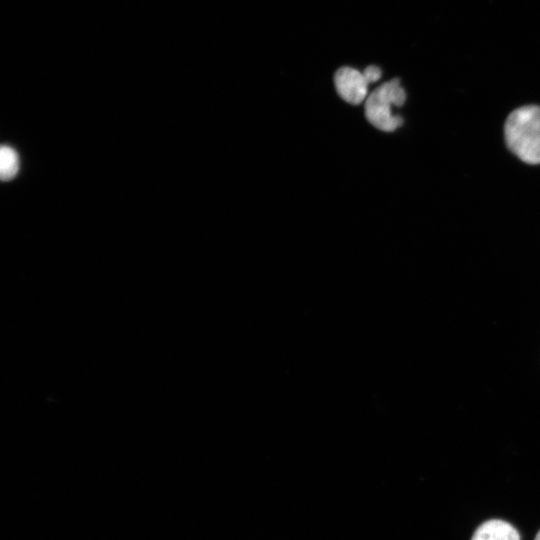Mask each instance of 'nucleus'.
Listing matches in <instances>:
<instances>
[{
    "instance_id": "nucleus-2",
    "label": "nucleus",
    "mask_w": 540,
    "mask_h": 540,
    "mask_svg": "<svg viewBox=\"0 0 540 540\" xmlns=\"http://www.w3.org/2000/svg\"><path fill=\"white\" fill-rule=\"evenodd\" d=\"M406 100L399 79L395 78L378 86L365 101L366 119L377 129L392 132L403 123L401 117L393 115L392 106H401Z\"/></svg>"
},
{
    "instance_id": "nucleus-4",
    "label": "nucleus",
    "mask_w": 540,
    "mask_h": 540,
    "mask_svg": "<svg viewBox=\"0 0 540 540\" xmlns=\"http://www.w3.org/2000/svg\"><path fill=\"white\" fill-rule=\"evenodd\" d=\"M471 540H520V536L508 522L492 519L481 524Z\"/></svg>"
},
{
    "instance_id": "nucleus-7",
    "label": "nucleus",
    "mask_w": 540,
    "mask_h": 540,
    "mask_svg": "<svg viewBox=\"0 0 540 540\" xmlns=\"http://www.w3.org/2000/svg\"><path fill=\"white\" fill-rule=\"evenodd\" d=\"M535 540H540V531L537 533Z\"/></svg>"
},
{
    "instance_id": "nucleus-1",
    "label": "nucleus",
    "mask_w": 540,
    "mask_h": 540,
    "mask_svg": "<svg viewBox=\"0 0 540 540\" xmlns=\"http://www.w3.org/2000/svg\"><path fill=\"white\" fill-rule=\"evenodd\" d=\"M508 148L528 164H540V107L523 106L507 118L504 128Z\"/></svg>"
},
{
    "instance_id": "nucleus-3",
    "label": "nucleus",
    "mask_w": 540,
    "mask_h": 540,
    "mask_svg": "<svg viewBox=\"0 0 540 540\" xmlns=\"http://www.w3.org/2000/svg\"><path fill=\"white\" fill-rule=\"evenodd\" d=\"M334 83L339 96L350 104L358 105L368 97V83L363 73L355 68H339Z\"/></svg>"
},
{
    "instance_id": "nucleus-5",
    "label": "nucleus",
    "mask_w": 540,
    "mask_h": 540,
    "mask_svg": "<svg viewBox=\"0 0 540 540\" xmlns=\"http://www.w3.org/2000/svg\"><path fill=\"white\" fill-rule=\"evenodd\" d=\"M20 168L17 151L9 145H2L0 149V177L2 181L13 179Z\"/></svg>"
},
{
    "instance_id": "nucleus-6",
    "label": "nucleus",
    "mask_w": 540,
    "mask_h": 540,
    "mask_svg": "<svg viewBox=\"0 0 540 540\" xmlns=\"http://www.w3.org/2000/svg\"><path fill=\"white\" fill-rule=\"evenodd\" d=\"M362 73L368 84L376 82L381 77L380 68L374 65L366 67Z\"/></svg>"
}]
</instances>
